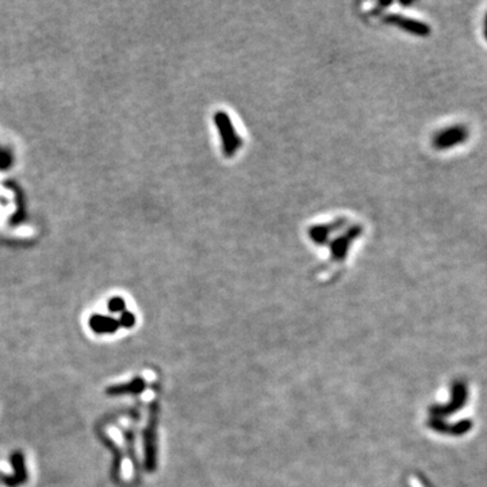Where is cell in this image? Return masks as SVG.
Masks as SVG:
<instances>
[{
    "label": "cell",
    "instance_id": "5b68a950",
    "mask_svg": "<svg viewBox=\"0 0 487 487\" xmlns=\"http://www.w3.org/2000/svg\"><path fill=\"white\" fill-rule=\"evenodd\" d=\"M10 462L14 467L12 475H4L0 472V483L5 487H18L27 482V471L25 466V456L19 451H15L10 456Z\"/></svg>",
    "mask_w": 487,
    "mask_h": 487
},
{
    "label": "cell",
    "instance_id": "6da1fadb",
    "mask_svg": "<svg viewBox=\"0 0 487 487\" xmlns=\"http://www.w3.org/2000/svg\"><path fill=\"white\" fill-rule=\"evenodd\" d=\"M214 123L218 127L219 135H221L224 156L229 159L233 157L243 146V138L237 134L230 117L225 111H217L214 114Z\"/></svg>",
    "mask_w": 487,
    "mask_h": 487
},
{
    "label": "cell",
    "instance_id": "ba28073f",
    "mask_svg": "<svg viewBox=\"0 0 487 487\" xmlns=\"http://www.w3.org/2000/svg\"><path fill=\"white\" fill-rule=\"evenodd\" d=\"M154 426H156V420L154 417H150L149 426L145 430L144 433V441H145V467L146 470H154V464H156V445H154Z\"/></svg>",
    "mask_w": 487,
    "mask_h": 487
},
{
    "label": "cell",
    "instance_id": "277c9868",
    "mask_svg": "<svg viewBox=\"0 0 487 487\" xmlns=\"http://www.w3.org/2000/svg\"><path fill=\"white\" fill-rule=\"evenodd\" d=\"M383 22L387 23V25L397 26L399 29L408 31L413 35H417V37H427V35H430V31H432L430 26L425 23V22L413 19V18H409V16L399 15V14L386 15L383 18Z\"/></svg>",
    "mask_w": 487,
    "mask_h": 487
},
{
    "label": "cell",
    "instance_id": "30bf717a",
    "mask_svg": "<svg viewBox=\"0 0 487 487\" xmlns=\"http://www.w3.org/2000/svg\"><path fill=\"white\" fill-rule=\"evenodd\" d=\"M118 322H120V325L122 326V328H127V329L133 328L135 323L134 314L130 313V311H123V313L121 314Z\"/></svg>",
    "mask_w": 487,
    "mask_h": 487
},
{
    "label": "cell",
    "instance_id": "3957f363",
    "mask_svg": "<svg viewBox=\"0 0 487 487\" xmlns=\"http://www.w3.org/2000/svg\"><path fill=\"white\" fill-rule=\"evenodd\" d=\"M363 233L362 225H352L344 233L337 236L330 243V259L332 261H343L349 252V248Z\"/></svg>",
    "mask_w": 487,
    "mask_h": 487
},
{
    "label": "cell",
    "instance_id": "7c38bea8",
    "mask_svg": "<svg viewBox=\"0 0 487 487\" xmlns=\"http://www.w3.org/2000/svg\"><path fill=\"white\" fill-rule=\"evenodd\" d=\"M483 33H485V38H486V41H487V12H486V16H485V26H483Z\"/></svg>",
    "mask_w": 487,
    "mask_h": 487
},
{
    "label": "cell",
    "instance_id": "52a82bcc",
    "mask_svg": "<svg viewBox=\"0 0 487 487\" xmlns=\"http://www.w3.org/2000/svg\"><path fill=\"white\" fill-rule=\"evenodd\" d=\"M90 328L96 334H113L121 328V325L118 319L113 317L95 314L90 318Z\"/></svg>",
    "mask_w": 487,
    "mask_h": 487
},
{
    "label": "cell",
    "instance_id": "9c48e42d",
    "mask_svg": "<svg viewBox=\"0 0 487 487\" xmlns=\"http://www.w3.org/2000/svg\"><path fill=\"white\" fill-rule=\"evenodd\" d=\"M145 388V382L142 378H135L133 382L123 383V384H115L106 390L107 395H124V394H138L142 393Z\"/></svg>",
    "mask_w": 487,
    "mask_h": 487
},
{
    "label": "cell",
    "instance_id": "7a4b0ae2",
    "mask_svg": "<svg viewBox=\"0 0 487 487\" xmlns=\"http://www.w3.org/2000/svg\"><path fill=\"white\" fill-rule=\"evenodd\" d=\"M470 137V131L463 124H452L445 129H441L433 135L432 144L434 149L447 150L453 146L464 144Z\"/></svg>",
    "mask_w": 487,
    "mask_h": 487
},
{
    "label": "cell",
    "instance_id": "8992f818",
    "mask_svg": "<svg viewBox=\"0 0 487 487\" xmlns=\"http://www.w3.org/2000/svg\"><path fill=\"white\" fill-rule=\"evenodd\" d=\"M348 224L347 218H337L329 222V224H319L315 225V226H311L308 229V237L310 240L313 241L314 244L317 245H325V244L329 243V239H330V234L337 232L340 229H343L345 225Z\"/></svg>",
    "mask_w": 487,
    "mask_h": 487
},
{
    "label": "cell",
    "instance_id": "8fae6325",
    "mask_svg": "<svg viewBox=\"0 0 487 487\" xmlns=\"http://www.w3.org/2000/svg\"><path fill=\"white\" fill-rule=\"evenodd\" d=\"M124 301L122 298H113L110 299L107 307L111 313H123L124 311Z\"/></svg>",
    "mask_w": 487,
    "mask_h": 487
}]
</instances>
